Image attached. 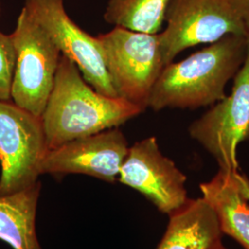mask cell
Here are the masks:
<instances>
[{"mask_svg":"<svg viewBox=\"0 0 249 249\" xmlns=\"http://www.w3.org/2000/svg\"><path fill=\"white\" fill-rule=\"evenodd\" d=\"M245 36H225L179 62L166 65L156 80L148 107L196 109L223 100L225 86L246 60Z\"/></svg>","mask_w":249,"mask_h":249,"instance_id":"obj_2","label":"cell"},{"mask_svg":"<svg viewBox=\"0 0 249 249\" xmlns=\"http://www.w3.org/2000/svg\"><path fill=\"white\" fill-rule=\"evenodd\" d=\"M61 54L75 63L82 77L100 93L118 97L108 75L97 37L83 31L68 15L64 0H24Z\"/></svg>","mask_w":249,"mask_h":249,"instance_id":"obj_9","label":"cell"},{"mask_svg":"<svg viewBox=\"0 0 249 249\" xmlns=\"http://www.w3.org/2000/svg\"><path fill=\"white\" fill-rule=\"evenodd\" d=\"M118 181L142 193L162 213H175L189 199L186 176L161 153L154 137L129 147Z\"/></svg>","mask_w":249,"mask_h":249,"instance_id":"obj_8","label":"cell"},{"mask_svg":"<svg viewBox=\"0 0 249 249\" xmlns=\"http://www.w3.org/2000/svg\"><path fill=\"white\" fill-rule=\"evenodd\" d=\"M123 132L114 127L79 138L47 151L41 174H81L114 183L128 152Z\"/></svg>","mask_w":249,"mask_h":249,"instance_id":"obj_10","label":"cell"},{"mask_svg":"<svg viewBox=\"0 0 249 249\" xmlns=\"http://www.w3.org/2000/svg\"><path fill=\"white\" fill-rule=\"evenodd\" d=\"M48 150L42 116L0 101V196L36 184Z\"/></svg>","mask_w":249,"mask_h":249,"instance_id":"obj_6","label":"cell"},{"mask_svg":"<svg viewBox=\"0 0 249 249\" xmlns=\"http://www.w3.org/2000/svg\"><path fill=\"white\" fill-rule=\"evenodd\" d=\"M226 249V248H224V247H223V246H222V247H221V248H220V249Z\"/></svg>","mask_w":249,"mask_h":249,"instance_id":"obj_19","label":"cell"},{"mask_svg":"<svg viewBox=\"0 0 249 249\" xmlns=\"http://www.w3.org/2000/svg\"><path fill=\"white\" fill-rule=\"evenodd\" d=\"M96 37L116 95L144 111L164 68L159 34L114 27Z\"/></svg>","mask_w":249,"mask_h":249,"instance_id":"obj_3","label":"cell"},{"mask_svg":"<svg viewBox=\"0 0 249 249\" xmlns=\"http://www.w3.org/2000/svg\"><path fill=\"white\" fill-rule=\"evenodd\" d=\"M231 93L190 124V137L213 156L220 169L237 171V147L249 141V42Z\"/></svg>","mask_w":249,"mask_h":249,"instance_id":"obj_7","label":"cell"},{"mask_svg":"<svg viewBox=\"0 0 249 249\" xmlns=\"http://www.w3.org/2000/svg\"><path fill=\"white\" fill-rule=\"evenodd\" d=\"M142 112L124 99L95 90L84 80L78 66L61 54L42 115L48 149L118 127Z\"/></svg>","mask_w":249,"mask_h":249,"instance_id":"obj_1","label":"cell"},{"mask_svg":"<svg viewBox=\"0 0 249 249\" xmlns=\"http://www.w3.org/2000/svg\"><path fill=\"white\" fill-rule=\"evenodd\" d=\"M41 184L0 196V239L13 249H42L36 236V217Z\"/></svg>","mask_w":249,"mask_h":249,"instance_id":"obj_13","label":"cell"},{"mask_svg":"<svg viewBox=\"0 0 249 249\" xmlns=\"http://www.w3.org/2000/svg\"><path fill=\"white\" fill-rule=\"evenodd\" d=\"M171 0H108L105 20L115 27L156 35L163 25Z\"/></svg>","mask_w":249,"mask_h":249,"instance_id":"obj_14","label":"cell"},{"mask_svg":"<svg viewBox=\"0 0 249 249\" xmlns=\"http://www.w3.org/2000/svg\"><path fill=\"white\" fill-rule=\"evenodd\" d=\"M217 217L203 197L188 199L170 215L165 234L157 249H218L223 246Z\"/></svg>","mask_w":249,"mask_h":249,"instance_id":"obj_11","label":"cell"},{"mask_svg":"<svg viewBox=\"0 0 249 249\" xmlns=\"http://www.w3.org/2000/svg\"><path fill=\"white\" fill-rule=\"evenodd\" d=\"M159 33L164 67L189 47L245 36L238 0H171Z\"/></svg>","mask_w":249,"mask_h":249,"instance_id":"obj_5","label":"cell"},{"mask_svg":"<svg viewBox=\"0 0 249 249\" xmlns=\"http://www.w3.org/2000/svg\"><path fill=\"white\" fill-rule=\"evenodd\" d=\"M240 6L245 37L249 42V0H238Z\"/></svg>","mask_w":249,"mask_h":249,"instance_id":"obj_16","label":"cell"},{"mask_svg":"<svg viewBox=\"0 0 249 249\" xmlns=\"http://www.w3.org/2000/svg\"><path fill=\"white\" fill-rule=\"evenodd\" d=\"M237 180L240 186L241 190L243 191V193L245 194V196L248 197L249 200V179L247 178L245 175H242L240 173L237 172L236 174Z\"/></svg>","mask_w":249,"mask_h":249,"instance_id":"obj_17","label":"cell"},{"mask_svg":"<svg viewBox=\"0 0 249 249\" xmlns=\"http://www.w3.org/2000/svg\"><path fill=\"white\" fill-rule=\"evenodd\" d=\"M16 53L10 35L0 32V101H11Z\"/></svg>","mask_w":249,"mask_h":249,"instance_id":"obj_15","label":"cell"},{"mask_svg":"<svg viewBox=\"0 0 249 249\" xmlns=\"http://www.w3.org/2000/svg\"><path fill=\"white\" fill-rule=\"evenodd\" d=\"M1 13H2V4H1V0H0V16H1Z\"/></svg>","mask_w":249,"mask_h":249,"instance_id":"obj_18","label":"cell"},{"mask_svg":"<svg viewBox=\"0 0 249 249\" xmlns=\"http://www.w3.org/2000/svg\"><path fill=\"white\" fill-rule=\"evenodd\" d=\"M10 36L16 53L11 101L42 116L53 89L61 52L25 5Z\"/></svg>","mask_w":249,"mask_h":249,"instance_id":"obj_4","label":"cell"},{"mask_svg":"<svg viewBox=\"0 0 249 249\" xmlns=\"http://www.w3.org/2000/svg\"><path fill=\"white\" fill-rule=\"evenodd\" d=\"M237 172L219 169L212 180L200 185V191L213 210L222 232L249 249V200L241 190Z\"/></svg>","mask_w":249,"mask_h":249,"instance_id":"obj_12","label":"cell"}]
</instances>
